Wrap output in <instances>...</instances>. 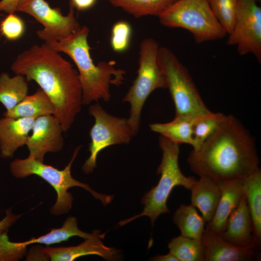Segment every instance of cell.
I'll use <instances>...</instances> for the list:
<instances>
[{"label": "cell", "instance_id": "6da1fadb", "mask_svg": "<svg viewBox=\"0 0 261 261\" xmlns=\"http://www.w3.org/2000/svg\"><path fill=\"white\" fill-rule=\"evenodd\" d=\"M11 69L39 85L54 105V115L67 131L83 105L79 74L73 65L44 43L20 53Z\"/></svg>", "mask_w": 261, "mask_h": 261}, {"label": "cell", "instance_id": "7a4b0ae2", "mask_svg": "<svg viewBox=\"0 0 261 261\" xmlns=\"http://www.w3.org/2000/svg\"><path fill=\"white\" fill-rule=\"evenodd\" d=\"M187 161L194 174L217 182L245 179L260 168L252 136L232 115L190 152Z\"/></svg>", "mask_w": 261, "mask_h": 261}, {"label": "cell", "instance_id": "3957f363", "mask_svg": "<svg viewBox=\"0 0 261 261\" xmlns=\"http://www.w3.org/2000/svg\"><path fill=\"white\" fill-rule=\"evenodd\" d=\"M89 29L84 25L67 38L43 40L51 48L68 55L75 64L82 90V104L88 105L102 99L111 98V85L119 86L125 80L126 72L115 68L114 61H101L95 64L91 57L87 41Z\"/></svg>", "mask_w": 261, "mask_h": 261}, {"label": "cell", "instance_id": "277c9868", "mask_svg": "<svg viewBox=\"0 0 261 261\" xmlns=\"http://www.w3.org/2000/svg\"><path fill=\"white\" fill-rule=\"evenodd\" d=\"M159 141L162 151L161 161L157 171V174L161 175L159 183L142 198L141 202L144 206L143 211L120 221L117 224L119 226L141 217L146 216L150 218L153 227L160 215L171 212L167 207V201L173 188L180 186L189 190L196 180L193 177L186 176L180 171L178 164L179 145L161 135Z\"/></svg>", "mask_w": 261, "mask_h": 261}, {"label": "cell", "instance_id": "5b68a950", "mask_svg": "<svg viewBox=\"0 0 261 261\" xmlns=\"http://www.w3.org/2000/svg\"><path fill=\"white\" fill-rule=\"evenodd\" d=\"M81 147L80 145L75 148L71 160L62 170L28 157L13 160L10 164V171L12 174L18 179L24 178L31 174L38 175L54 188L57 192V198L55 203L50 209V213L53 215L64 214L71 210L73 198L68 190L73 187L84 188L106 206L113 200L114 195L98 193L93 190L88 185L74 179L71 175L72 164Z\"/></svg>", "mask_w": 261, "mask_h": 261}, {"label": "cell", "instance_id": "8992f818", "mask_svg": "<svg viewBox=\"0 0 261 261\" xmlns=\"http://www.w3.org/2000/svg\"><path fill=\"white\" fill-rule=\"evenodd\" d=\"M158 43L154 39L143 40L140 45L137 75L122 99L130 104L128 119L132 135L139 132L142 109L150 94L158 88H167L166 79L158 60Z\"/></svg>", "mask_w": 261, "mask_h": 261}, {"label": "cell", "instance_id": "52a82bcc", "mask_svg": "<svg viewBox=\"0 0 261 261\" xmlns=\"http://www.w3.org/2000/svg\"><path fill=\"white\" fill-rule=\"evenodd\" d=\"M158 17L165 27L187 30L198 44L221 39L227 34L208 0H177Z\"/></svg>", "mask_w": 261, "mask_h": 261}, {"label": "cell", "instance_id": "ba28073f", "mask_svg": "<svg viewBox=\"0 0 261 261\" xmlns=\"http://www.w3.org/2000/svg\"><path fill=\"white\" fill-rule=\"evenodd\" d=\"M158 60L174 104L175 116L197 117L211 112L188 69L170 49L160 46Z\"/></svg>", "mask_w": 261, "mask_h": 261}, {"label": "cell", "instance_id": "9c48e42d", "mask_svg": "<svg viewBox=\"0 0 261 261\" xmlns=\"http://www.w3.org/2000/svg\"><path fill=\"white\" fill-rule=\"evenodd\" d=\"M88 112L95 122L89 133L90 154L82 168L86 174L93 172L97 156L102 150L112 145L128 144L133 137L128 119L108 114L98 103L90 105Z\"/></svg>", "mask_w": 261, "mask_h": 261}, {"label": "cell", "instance_id": "30bf717a", "mask_svg": "<svg viewBox=\"0 0 261 261\" xmlns=\"http://www.w3.org/2000/svg\"><path fill=\"white\" fill-rule=\"evenodd\" d=\"M258 0H237L233 29L227 44L237 46L240 55L252 54L261 62V8Z\"/></svg>", "mask_w": 261, "mask_h": 261}, {"label": "cell", "instance_id": "8fae6325", "mask_svg": "<svg viewBox=\"0 0 261 261\" xmlns=\"http://www.w3.org/2000/svg\"><path fill=\"white\" fill-rule=\"evenodd\" d=\"M73 5L70 3V11L63 15L59 8H51L44 0H19L16 12L28 14L44 27L38 30V37L60 40L77 31L81 26L74 16Z\"/></svg>", "mask_w": 261, "mask_h": 261}, {"label": "cell", "instance_id": "7c38bea8", "mask_svg": "<svg viewBox=\"0 0 261 261\" xmlns=\"http://www.w3.org/2000/svg\"><path fill=\"white\" fill-rule=\"evenodd\" d=\"M26 144L29 150L28 158L43 162L48 152L57 153L63 149V128L58 119L52 114L38 116L35 120Z\"/></svg>", "mask_w": 261, "mask_h": 261}, {"label": "cell", "instance_id": "4fadbf2b", "mask_svg": "<svg viewBox=\"0 0 261 261\" xmlns=\"http://www.w3.org/2000/svg\"><path fill=\"white\" fill-rule=\"evenodd\" d=\"M105 232L94 230L90 236L81 244L68 247H44V252L51 261H72L84 256L95 255L109 261L118 260L121 251L114 247L106 246L102 242Z\"/></svg>", "mask_w": 261, "mask_h": 261}, {"label": "cell", "instance_id": "5bb4252c", "mask_svg": "<svg viewBox=\"0 0 261 261\" xmlns=\"http://www.w3.org/2000/svg\"><path fill=\"white\" fill-rule=\"evenodd\" d=\"M218 234L234 246L259 249L260 245L254 237L252 221L244 193L238 206L230 214L226 229Z\"/></svg>", "mask_w": 261, "mask_h": 261}, {"label": "cell", "instance_id": "9a60e30c", "mask_svg": "<svg viewBox=\"0 0 261 261\" xmlns=\"http://www.w3.org/2000/svg\"><path fill=\"white\" fill-rule=\"evenodd\" d=\"M201 241L205 251L204 261H251L260 256L259 249L234 246L218 233L206 229Z\"/></svg>", "mask_w": 261, "mask_h": 261}, {"label": "cell", "instance_id": "2e32d148", "mask_svg": "<svg viewBox=\"0 0 261 261\" xmlns=\"http://www.w3.org/2000/svg\"><path fill=\"white\" fill-rule=\"evenodd\" d=\"M38 116L0 118V156L3 159L14 157L15 152L26 145L29 132Z\"/></svg>", "mask_w": 261, "mask_h": 261}, {"label": "cell", "instance_id": "e0dca14e", "mask_svg": "<svg viewBox=\"0 0 261 261\" xmlns=\"http://www.w3.org/2000/svg\"><path fill=\"white\" fill-rule=\"evenodd\" d=\"M244 180L236 179L218 182L221 196L212 220L207 222L206 229L220 233L226 227L231 212L238 206L243 194Z\"/></svg>", "mask_w": 261, "mask_h": 261}, {"label": "cell", "instance_id": "ac0fdd59", "mask_svg": "<svg viewBox=\"0 0 261 261\" xmlns=\"http://www.w3.org/2000/svg\"><path fill=\"white\" fill-rule=\"evenodd\" d=\"M191 186V204L198 208L205 223L210 221L221 196L218 182L207 176H201Z\"/></svg>", "mask_w": 261, "mask_h": 261}, {"label": "cell", "instance_id": "d6986e66", "mask_svg": "<svg viewBox=\"0 0 261 261\" xmlns=\"http://www.w3.org/2000/svg\"><path fill=\"white\" fill-rule=\"evenodd\" d=\"M54 105L50 99L40 87L31 95H27L10 111H5L3 116L12 118L39 116L54 115Z\"/></svg>", "mask_w": 261, "mask_h": 261}, {"label": "cell", "instance_id": "ffe728a7", "mask_svg": "<svg viewBox=\"0 0 261 261\" xmlns=\"http://www.w3.org/2000/svg\"><path fill=\"white\" fill-rule=\"evenodd\" d=\"M243 191L251 215L254 237L261 245V171L260 168L244 180Z\"/></svg>", "mask_w": 261, "mask_h": 261}, {"label": "cell", "instance_id": "44dd1931", "mask_svg": "<svg viewBox=\"0 0 261 261\" xmlns=\"http://www.w3.org/2000/svg\"><path fill=\"white\" fill-rule=\"evenodd\" d=\"M196 117L175 116L169 122L150 124L149 128L152 131L159 133L179 145L184 143L192 146L193 125Z\"/></svg>", "mask_w": 261, "mask_h": 261}, {"label": "cell", "instance_id": "7402d4cb", "mask_svg": "<svg viewBox=\"0 0 261 261\" xmlns=\"http://www.w3.org/2000/svg\"><path fill=\"white\" fill-rule=\"evenodd\" d=\"M27 82L22 75L11 77L6 72L0 74V102L6 111L13 109L28 95Z\"/></svg>", "mask_w": 261, "mask_h": 261}, {"label": "cell", "instance_id": "603a6c76", "mask_svg": "<svg viewBox=\"0 0 261 261\" xmlns=\"http://www.w3.org/2000/svg\"><path fill=\"white\" fill-rule=\"evenodd\" d=\"M173 219L182 236L201 240L205 231V222L198 213L196 207L191 204H181L174 212Z\"/></svg>", "mask_w": 261, "mask_h": 261}, {"label": "cell", "instance_id": "cb8c5ba5", "mask_svg": "<svg viewBox=\"0 0 261 261\" xmlns=\"http://www.w3.org/2000/svg\"><path fill=\"white\" fill-rule=\"evenodd\" d=\"M135 18L146 15L159 16L177 0H106Z\"/></svg>", "mask_w": 261, "mask_h": 261}, {"label": "cell", "instance_id": "d4e9b609", "mask_svg": "<svg viewBox=\"0 0 261 261\" xmlns=\"http://www.w3.org/2000/svg\"><path fill=\"white\" fill-rule=\"evenodd\" d=\"M91 233L85 232L79 229L77 219L73 216H69L59 228L51 229L50 232L37 238L32 237L28 241L19 242L25 248L31 244L39 243L47 246L63 241H67L72 236H77L85 239L88 238Z\"/></svg>", "mask_w": 261, "mask_h": 261}, {"label": "cell", "instance_id": "484cf974", "mask_svg": "<svg viewBox=\"0 0 261 261\" xmlns=\"http://www.w3.org/2000/svg\"><path fill=\"white\" fill-rule=\"evenodd\" d=\"M169 253L179 261H204L205 251L201 240L181 235L173 238L169 243Z\"/></svg>", "mask_w": 261, "mask_h": 261}, {"label": "cell", "instance_id": "4316f807", "mask_svg": "<svg viewBox=\"0 0 261 261\" xmlns=\"http://www.w3.org/2000/svg\"><path fill=\"white\" fill-rule=\"evenodd\" d=\"M227 116L221 113H213L197 117L193 125V147L197 150L224 122Z\"/></svg>", "mask_w": 261, "mask_h": 261}, {"label": "cell", "instance_id": "83f0119b", "mask_svg": "<svg viewBox=\"0 0 261 261\" xmlns=\"http://www.w3.org/2000/svg\"><path fill=\"white\" fill-rule=\"evenodd\" d=\"M210 8L227 34L232 31L235 19L237 0H208Z\"/></svg>", "mask_w": 261, "mask_h": 261}, {"label": "cell", "instance_id": "f1b7e54d", "mask_svg": "<svg viewBox=\"0 0 261 261\" xmlns=\"http://www.w3.org/2000/svg\"><path fill=\"white\" fill-rule=\"evenodd\" d=\"M131 35V28L125 21L116 22L112 27L110 44L116 52L125 51L129 47Z\"/></svg>", "mask_w": 261, "mask_h": 261}, {"label": "cell", "instance_id": "f546056e", "mask_svg": "<svg viewBox=\"0 0 261 261\" xmlns=\"http://www.w3.org/2000/svg\"><path fill=\"white\" fill-rule=\"evenodd\" d=\"M25 30L24 21L14 14H8L0 23L1 34L10 41H15L20 38Z\"/></svg>", "mask_w": 261, "mask_h": 261}, {"label": "cell", "instance_id": "4dcf8cb0", "mask_svg": "<svg viewBox=\"0 0 261 261\" xmlns=\"http://www.w3.org/2000/svg\"><path fill=\"white\" fill-rule=\"evenodd\" d=\"M8 231L0 235V261H16L22 259L27 250L23 249L18 242L9 240Z\"/></svg>", "mask_w": 261, "mask_h": 261}, {"label": "cell", "instance_id": "1f68e13d", "mask_svg": "<svg viewBox=\"0 0 261 261\" xmlns=\"http://www.w3.org/2000/svg\"><path fill=\"white\" fill-rule=\"evenodd\" d=\"M22 215H15L10 207L5 211V217L0 221V235L8 229L21 217Z\"/></svg>", "mask_w": 261, "mask_h": 261}, {"label": "cell", "instance_id": "d6a6232c", "mask_svg": "<svg viewBox=\"0 0 261 261\" xmlns=\"http://www.w3.org/2000/svg\"><path fill=\"white\" fill-rule=\"evenodd\" d=\"M48 261L49 260L44 252V247L36 246L31 249L29 253L26 261Z\"/></svg>", "mask_w": 261, "mask_h": 261}, {"label": "cell", "instance_id": "836d02e7", "mask_svg": "<svg viewBox=\"0 0 261 261\" xmlns=\"http://www.w3.org/2000/svg\"><path fill=\"white\" fill-rule=\"evenodd\" d=\"M19 0H1L0 1V12H4L8 14H14Z\"/></svg>", "mask_w": 261, "mask_h": 261}, {"label": "cell", "instance_id": "e575fe53", "mask_svg": "<svg viewBox=\"0 0 261 261\" xmlns=\"http://www.w3.org/2000/svg\"><path fill=\"white\" fill-rule=\"evenodd\" d=\"M96 0H71L74 8L79 11H84L91 8L95 3Z\"/></svg>", "mask_w": 261, "mask_h": 261}, {"label": "cell", "instance_id": "d590c367", "mask_svg": "<svg viewBox=\"0 0 261 261\" xmlns=\"http://www.w3.org/2000/svg\"><path fill=\"white\" fill-rule=\"evenodd\" d=\"M150 261H179L174 255L170 253L166 255H158L151 258Z\"/></svg>", "mask_w": 261, "mask_h": 261}, {"label": "cell", "instance_id": "8d00e7d4", "mask_svg": "<svg viewBox=\"0 0 261 261\" xmlns=\"http://www.w3.org/2000/svg\"><path fill=\"white\" fill-rule=\"evenodd\" d=\"M258 1H260V0H258Z\"/></svg>", "mask_w": 261, "mask_h": 261}, {"label": "cell", "instance_id": "74e56055", "mask_svg": "<svg viewBox=\"0 0 261 261\" xmlns=\"http://www.w3.org/2000/svg\"><path fill=\"white\" fill-rule=\"evenodd\" d=\"M0 15H1V14H0Z\"/></svg>", "mask_w": 261, "mask_h": 261}]
</instances>
